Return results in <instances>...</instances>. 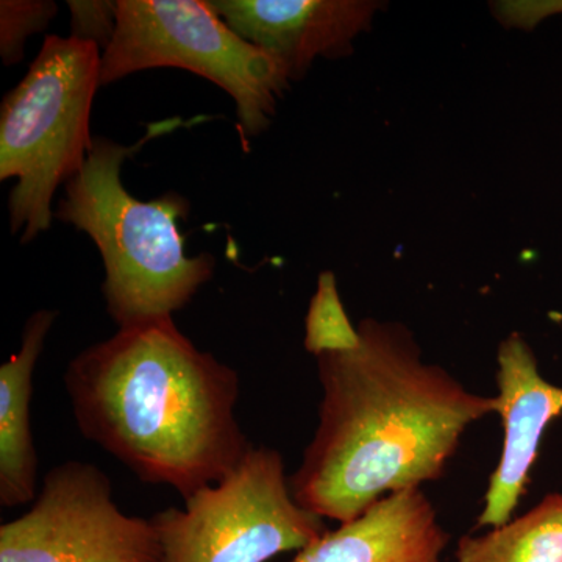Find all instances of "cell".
I'll list each match as a JSON object with an SVG mask.
<instances>
[{
	"instance_id": "obj_1",
	"label": "cell",
	"mask_w": 562,
	"mask_h": 562,
	"mask_svg": "<svg viewBox=\"0 0 562 562\" xmlns=\"http://www.w3.org/2000/svg\"><path fill=\"white\" fill-rule=\"evenodd\" d=\"M357 349L316 357L319 425L291 491L303 508L347 524L395 492L441 479L472 424L498 401L422 360L412 333L364 319Z\"/></svg>"
},
{
	"instance_id": "obj_2",
	"label": "cell",
	"mask_w": 562,
	"mask_h": 562,
	"mask_svg": "<svg viewBox=\"0 0 562 562\" xmlns=\"http://www.w3.org/2000/svg\"><path fill=\"white\" fill-rule=\"evenodd\" d=\"M65 387L83 438L183 501L220 483L254 446L236 416L238 373L198 349L172 317L81 350Z\"/></svg>"
},
{
	"instance_id": "obj_3",
	"label": "cell",
	"mask_w": 562,
	"mask_h": 562,
	"mask_svg": "<svg viewBox=\"0 0 562 562\" xmlns=\"http://www.w3.org/2000/svg\"><path fill=\"white\" fill-rule=\"evenodd\" d=\"M180 121L150 125L135 146L94 138L81 171L66 183L54 216L87 233L102 255L106 313L117 328L168 319L184 308L216 269L210 254L190 257L179 221L190 202L177 192L154 201L133 198L122 183V165Z\"/></svg>"
},
{
	"instance_id": "obj_4",
	"label": "cell",
	"mask_w": 562,
	"mask_h": 562,
	"mask_svg": "<svg viewBox=\"0 0 562 562\" xmlns=\"http://www.w3.org/2000/svg\"><path fill=\"white\" fill-rule=\"evenodd\" d=\"M101 61L94 44L46 36L24 79L3 98L0 180L16 179L9 213L11 232L21 235V244L49 231L55 191L87 162Z\"/></svg>"
},
{
	"instance_id": "obj_5",
	"label": "cell",
	"mask_w": 562,
	"mask_h": 562,
	"mask_svg": "<svg viewBox=\"0 0 562 562\" xmlns=\"http://www.w3.org/2000/svg\"><path fill=\"white\" fill-rule=\"evenodd\" d=\"M155 68L190 70L235 101L243 143L271 125L277 99L290 85L271 54L228 27L211 2L117 0V22L102 52L101 87Z\"/></svg>"
},
{
	"instance_id": "obj_6",
	"label": "cell",
	"mask_w": 562,
	"mask_h": 562,
	"mask_svg": "<svg viewBox=\"0 0 562 562\" xmlns=\"http://www.w3.org/2000/svg\"><path fill=\"white\" fill-rule=\"evenodd\" d=\"M165 562H266L301 552L327 532L292 495L283 457L251 446L220 483L150 517Z\"/></svg>"
},
{
	"instance_id": "obj_7",
	"label": "cell",
	"mask_w": 562,
	"mask_h": 562,
	"mask_svg": "<svg viewBox=\"0 0 562 562\" xmlns=\"http://www.w3.org/2000/svg\"><path fill=\"white\" fill-rule=\"evenodd\" d=\"M0 562H165L151 519L127 516L99 465L66 461L32 508L0 525Z\"/></svg>"
},
{
	"instance_id": "obj_8",
	"label": "cell",
	"mask_w": 562,
	"mask_h": 562,
	"mask_svg": "<svg viewBox=\"0 0 562 562\" xmlns=\"http://www.w3.org/2000/svg\"><path fill=\"white\" fill-rule=\"evenodd\" d=\"M233 32L271 54L301 80L316 58L350 54L351 43L371 27L380 2L368 0H213Z\"/></svg>"
},
{
	"instance_id": "obj_9",
	"label": "cell",
	"mask_w": 562,
	"mask_h": 562,
	"mask_svg": "<svg viewBox=\"0 0 562 562\" xmlns=\"http://www.w3.org/2000/svg\"><path fill=\"white\" fill-rule=\"evenodd\" d=\"M498 408L503 424L501 462L491 475L479 527H502L513 519L525 494L541 439L562 414V387L539 372L531 347L512 335L498 347Z\"/></svg>"
},
{
	"instance_id": "obj_10",
	"label": "cell",
	"mask_w": 562,
	"mask_h": 562,
	"mask_svg": "<svg viewBox=\"0 0 562 562\" xmlns=\"http://www.w3.org/2000/svg\"><path fill=\"white\" fill-rule=\"evenodd\" d=\"M449 535L425 492H395L327 531L291 562H441Z\"/></svg>"
},
{
	"instance_id": "obj_11",
	"label": "cell",
	"mask_w": 562,
	"mask_h": 562,
	"mask_svg": "<svg viewBox=\"0 0 562 562\" xmlns=\"http://www.w3.org/2000/svg\"><path fill=\"white\" fill-rule=\"evenodd\" d=\"M54 310H38L25 322L21 349L0 368V506L11 509L38 495V454L32 431L33 373L44 349Z\"/></svg>"
},
{
	"instance_id": "obj_12",
	"label": "cell",
	"mask_w": 562,
	"mask_h": 562,
	"mask_svg": "<svg viewBox=\"0 0 562 562\" xmlns=\"http://www.w3.org/2000/svg\"><path fill=\"white\" fill-rule=\"evenodd\" d=\"M454 562H562V494L482 536H464Z\"/></svg>"
},
{
	"instance_id": "obj_13",
	"label": "cell",
	"mask_w": 562,
	"mask_h": 562,
	"mask_svg": "<svg viewBox=\"0 0 562 562\" xmlns=\"http://www.w3.org/2000/svg\"><path fill=\"white\" fill-rule=\"evenodd\" d=\"M360 330L351 325L333 272H322L305 319V349L314 357L360 346Z\"/></svg>"
},
{
	"instance_id": "obj_14",
	"label": "cell",
	"mask_w": 562,
	"mask_h": 562,
	"mask_svg": "<svg viewBox=\"0 0 562 562\" xmlns=\"http://www.w3.org/2000/svg\"><path fill=\"white\" fill-rule=\"evenodd\" d=\"M57 3L50 0H2L0 2V57L11 66L24 58L29 36L44 32L55 14Z\"/></svg>"
},
{
	"instance_id": "obj_15",
	"label": "cell",
	"mask_w": 562,
	"mask_h": 562,
	"mask_svg": "<svg viewBox=\"0 0 562 562\" xmlns=\"http://www.w3.org/2000/svg\"><path fill=\"white\" fill-rule=\"evenodd\" d=\"M70 38L94 44L105 50L117 22V0H69Z\"/></svg>"
},
{
	"instance_id": "obj_16",
	"label": "cell",
	"mask_w": 562,
	"mask_h": 562,
	"mask_svg": "<svg viewBox=\"0 0 562 562\" xmlns=\"http://www.w3.org/2000/svg\"><path fill=\"white\" fill-rule=\"evenodd\" d=\"M498 7L503 21L519 27L531 29L539 21L562 13V0H541V2H509Z\"/></svg>"
}]
</instances>
